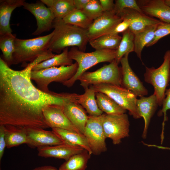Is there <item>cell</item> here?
Masks as SVG:
<instances>
[{
  "label": "cell",
  "instance_id": "obj_1",
  "mask_svg": "<svg viewBox=\"0 0 170 170\" xmlns=\"http://www.w3.org/2000/svg\"><path fill=\"white\" fill-rule=\"evenodd\" d=\"M36 65L33 61L15 70L0 57V125L48 128L43 114L45 107L77 102V94L47 93L36 87L30 75Z\"/></svg>",
  "mask_w": 170,
  "mask_h": 170
},
{
  "label": "cell",
  "instance_id": "obj_2",
  "mask_svg": "<svg viewBox=\"0 0 170 170\" xmlns=\"http://www.w3.org/2000/svg\"><path fill=\"white\" fill-rule=\"evenodd\" d=\"M54 34L49 49L60 54L66 48L77 47L85 52L89 41L88 30L76 26L67 24L62 19L55 18L53 23Z\"/></svg>",
  "mask_w": 170,
  "mask_h": 170
},
{
  "label": "cell",
  "instance_id": "obj_3",
  "mask_svg": "<svg viewBox=\"0 0 170 170\" xmlns=\"http://www.w3.org/2000/svg\"><path fill=\"white\" fill-rule=\"evenodd\" d=\"M116 54V50H95L94 52L86 53L80 50L77 47H72L69 51V57L77 63L78 69L74 75L63 83V85L68 88L71 87L88 69L100 63H111L115 59Z\"/></svg>",
  "mask_w": 170,
  "mask_h": 170
},
{
  "label": "cell",
  "instance_id": "obj_4",
  "mask_svg": "<svg viewBox=\"0 0 170 170\" xmlns=\"http://www.w3.org/2000/svg\"><path fill=\"white\" fill-rule=\"evenodd\" d=\"M53 34V31L45 36L26 39L16 37L14 41L13 65H24L46 54L49 50L50 42Z\"/></svg>",
  "mask_w": 170,
  "mask_h": 170
},
{
  "label": "cell",
  "instance_id": "obj_5",
  "mask_svg": "<svg viewBox=\"0 0 170 170\" xmlns=\"http://www.w3.org/2000/svg\"><path fill=\"white\" fill-rule=\"evenodd\" d=\"M78 68V64L76 62L70 65L32 71L31 79L35 81L39 89L45 93H50L52 91L49 90L48 87L51 83L56 82L63 83L74 75Z\"/></svg>",
  "mask_w": 170,
  "mask_h": 170
},
{
  "label": "cell",
  "instance_id": "obj_6",
  "mask_svg": "<svg viewBox=\"0 0 170 170\" xmlns=\"http://www.w3.org/2000/svg\"><path fill=\"white\" fill-rule=\"evenodd\" d=\"M163 59L162 63L157 68L145 66L144 74L145 81L154 87L153 94L156 96L159 106L162 105L170 82V50L165 52Z\"/></svg>",
  "mask_w": 170,
  "mask_h": 170
},
{
  "label": "cell",
  "instance_id": "obj_7",
  "mask_svg": "<svg viewBox=\"0 0 170 170\" xmlns=\"http://www.w3.org/2000/svg\"><path fill=\"white\" fill-rule=\"evenodd\" d=\"M118 65L114 60L109 64L95 71L85 72L78 79L80 82V85L84 89L91 85L101 83L121 86V70Z\"/></svg>",
  "mask_w": 170,
  "mask_h": 170
},
{
  "label": "cell",
  "instance_id": "obj_8",
  "mask_svg": "<svg viewBox=\"0 0 170 170\" xmlns=\"http://www.w3.org/2000/svg\"><path fill=\"white\" fill-rule=\"evenodd\" d=\"M96 92L103 93L113 100L135 119L141 118L137 108L136 96L131 91L121 86L107 83L93 85Z\"/></svg>",
  "mask_w": 170,
  "mask_h": 170
},
{
  "label": "cell",
  "instance_id": "obj_9",
  "mask_svg": "<svg viewBox=\"0 0 170 170\" xmlns=\"http://www.w3.org/2000/svg\"><path fill=\"white\" fill-rule=\"evenodd\" d=\"M105 114L99 116H88L83 134L92 154L99 155L107 150L103 122Z\"/></svg>",
  "mask_w": 170,
  "mask_h": 170
},
{
  "label": "cell",
  "instance_id": "obj_10",
  "mask_svg": "<svg viewBox=\"0 0 170 170\" xmlns=\"http://www.w3.org/2000/svg\"><path fill=\"white\" fill-rule=\"evenodd\" d=\"M103 126L106 138L111 139L114 144H118L122 139L129 135V122L126 113L118 115L105 114Z\"/></svg>",
  "mask_w": 170,
  "mask_h": 170
},
{
  "label": "cell",
  "instance_id": "obj_11",
  "mask_svg": "<svg viewBox=\"0 0 170 170\" xmlns=\"http://www.w3.org/2000/svg\"><path fill=\"white\" fill-rule=\"evenodd\" d=\"M23 7L31 12L36 20L37 27L32 35H39L53 28L55 17L51 10L41 1L34 3L25 2Z\"/></svg>",
  "mask_w": 170,
  "mask_h": 170
},
{
  "label": "cell",
  "instance_id": "obj_12",
  "mask_svg": "<svg viewBox=\"0 0 170 170\" xmlns=\"http://www.w3.org/2000/svg\"><path fill=\"white\" fill-rule=\"evenodd\" d=\"M128 54L125 55L120 61L121 65V87L131 91L136 96H144L148 94V90L130 66Z\"/></svg>",
  "mask_w": 170,
  "mask_h": 170
},
{
  "label": "cell",
  "instance_id": "obj_13",
  "mask_svg": "<svg viewBox=\"0 0 170 170\" xmlns=\"http://www.w3.org/2000/svg\"><path fill=\"white\" fill-rule=\"evenodd\" d=\"M122 20L114 11L104 12L88 29L89 40L108 34Z\"/></svg>",
  "mask_w": 170,
  "mask_h": 170
},
{
  "label": "cell",
  "instance_id": "obj_14",
  "mask_svg": "<svg viewBox=\"0 0 170 170\" xmlns=\"http://www.w3.org/2000/svg\"><path fill=\"white\" fill-rule=\"evenodd\" d=\"M25 128L28 140L27 144L31 148H37L63 144L52 131H47L37 127Z\"/></svg>",
  "mask_w": 170,
  "mask_h": 170
},
{
  "label": "cell",
  "instance_id": "obj_15",
  "mask_svg": "<svg viewBox=\"0 0 170 170\" xmlns=\"http://www.w3.org/2000/svg\"><path fill=\"white\" fill-rule=\"evenodd\" d=\"M43 114L49 128L63 129L82 133L67 118L63 111L61 106L48 105L43 109Z\"/></svg>",
  "mask_w": 170,
  "mask_h": 170
},
{
  "label": "cell",
  "instance_id": "obj_16",
  "mask_svg": "<svg viewBox=\"0 0 170 170\" xmlns=\"http://www.w3.org/2000/svg\"><path fill=\"white\" fill-rule=\"evenodd\" d=\"M117 15L122 19H127L130 21L129 29L134 34L148 26L158 24L162 22L142 12L131 9H124Z\"/></svg>",
  "mask_w": 170,
  "mask_h": 170
},
{
  "label": "cell",
  "instance_id": "obj_17",
  "mask_svg": "<svg viewBox=\"0 0 170 170\" xmlns=\"http://www.w3.org/2000/svg\"><path fill=\"white\" fill-rule=\"evenodd\" d=\"M142 11L153 18H156L161 21L170 23V7L164 0H137Z\"/></svg>",
  "mask_w": 170,
  "mask_h": 170
},
{
  "label": "cell",
  "instance_id": "obj_18",
  "mask_svg": "<svg viewBox=\"0 0 170 170\" xmlns=\"http://www.w3.org/2000/svg\"><path fill=\"white\" fill-rule=\"evenodd\" d=\"M38 155L45 158H54L67 160L73 156L82 152L84 149L76 145L65 143L37 148Z\"/></svg>",
  "mask_w": 170,
  "mask_h": 170
},
{
  "label": "cell",
  "instance_id": "obj_19",
  "mask_svg": "<svg viewBox=\"0 0 170 170\" xmlns=\"http://www.w3.org/2000/svg\"><path fill=\"white\" fill-rule=\"evenodd\" d=\"M136 105L140 116L142 117L144 121L142 136L143 138L145 139L151 118L159 106L157 98L154 94L148 97H141L137 99Z\"/></svg>",
  "mask_w": 170,
  "mask_h": 170
},
{
  "label": "cell",
  "instance_id": "obj_20",
  "mask_svg": "<svg viewBox=\"0 0 170 170\" xmlns=\"http://www.w3.org/2000/svg\"><path fill=\"white\" fill-rule=\"evenodd\" d=\"M63 111L71 123L83 134L88 119L87 112L77 102H72L62 106Z\"/></svg>",
  "mask_w": 170,
  "mask_h": 170
},
{
  "label": "cell",
  "instance_id": "obj_21",
  "mask_svg": "<svg viewBox=\"0 0 170 170\" xmlns=\"http://www.w3.org/2000/svg\"><path fill=\"white\" fill-rule=\"evenodd\" d=\"M24 0H1L0 1V36L12 34L10 25L12 13L16 8L23 6Z\"/></svg>",
  "mask_w": 170,
  "mask_h": 170
},
{
  "label": "cell",
  "instance_id": "obj_22",
  "mask_svg": "<svg viewBox=\"0 0 170 170\" xmlns=\"http://www.w3.org/2000/svg\"><path fill=\"white\" fill-rule=\"evenodd\" d=\"M52 131L63 143L80 146L87 150L91 155L92 154L83 134L59 128H52Z\"/></svg>",
  "mask_w": 170,
  "mask_h": 170
},
{
  "label": "cell",
  "instance_id": "obj_23",
  "mask_svg": "<svg viewBox=\"0 0 170 170\" xmlns=\"http://www.w3.org/2000/svg\"><path fill=\"white\" fill-rule=\"evenodd\" d=\"M83 94H78L77 102L85 108L90 116H99L103 114V112L99 108L96 99V90L93 85L84 89Z\"/></svg>",
  "mask_w": 170,
  "mask_h": 170
},
{
  "label": "cell",
  "instance_id": "obj_24",
  "mask_svg": "<svg viewBox=\"0 0 170 170\" xmlns=\"http://www.w3.org/2000/svg\"><path fill=\"white\" fill-rule=\"evenodd\" d=\"M5 133L6 147L8 149L28 143L25 127L5 125Z\"/></svg>",
  "mask_w": 170,
  "mask_h": 170
},
{
  "label": "cell",
  "instance_id": "obj_25",
  "mask_svg": "<svg viewBox=\"0 0 170 170\" xmlns=\"http://www.w3.org/2000/svg\"><path fill=\"white\" fill-rule=\"evenodd\" d=\"M53 13L55 18L63 19L76 9L73 0H41Z\"/></svg>",
  "mask_w": 170,
  "mask_h": 170
},
{
  "label": "cell",
  "instance_id": "obj_26",
  "mask_svg": "<svg viewBox=\"0 0 170 170\" xmlns=\"http://www.w3.org/2000/svg\"><path fill=\"white\" fill-rule=\"evenodd\" d=\"M158 24L148 26L134 34V52L141 60L142 51L144 47L153 40Z\"/></svg>",
  "mask_w": 170,
  "mask_h": 170
},
{
  "label": "cell",
  "instance_id": "obj_27",
  "mask_svg": "<svg viewBox=\"0 0 170 170\" xmlns=\"http://www.w3.org/2000/svg\"><path fill=\"white\" fill-rule=\"evenodd\" d=\"M96 99L98 106L107 115H118L126 113L125 110L106 94L96 92Z\"/></svg>",
  "mask_w": 170,
  "mask_h": 170
},
{
  "label": "cell",
  "instance_id": "obj_28",
  "mask_svg": "<svg viewBox=\"0 0 170 170\" xmlns=\"http://www.w3.org/2000/svg\"><path fill=\"white\" fill-rule=\"evenodd\" d=\"M91 156L87 150H84L65 161L60 166L58 170H86Z\"/></svg>",
  "mask_w": 170,
  "mask_h": 170
},
{
  "label": "cell",
  "instance_id": "obj_29",
  "mask_svg": "<svg viewBox=\"0 0 170 170\" xmlns=\"http://www.w3.org/2000/svg\"><path fill=\"white\" fill-rule=\"evenodd\" d=\"M122 37L119 35L105 34L89 40L90 45L95 50L110 49L116 50Z\"/></svg>",
  "mask_w": 170,
  "mask_h": 170
},
{
  "label": "cell",
  "instance_id": "obj_30",
  "mask_svg": "<svg viewBox=\"0 0 170 170\" xmlns=\"http://www.w3.org/2000/svg\"><path fill=\"white\" fill-rule=\"evenodd\" d=\"M73 60L69 55L68 48L64 49L61 53L35 65L32 71H37L54 67L72 65Z\"/></svg>",
  "mask_w": 170,
  "mask_h": 170
},
{
  "label": "cell",
  "instance_id": "obj_31",
  "mask_svg": "<svg viewBox=\"0 0 170 170\" xmlns=\"http://www.w3.org/2000/svg\"><path fill=\"white\" fill-rule=\"evenodd\" d=\"M134 34L128 28L122 33L121 40L116 50L115 60L119 64L126 54L134 52Z\"/></svg>",
  "mask_w": 170,
  "mask_h": 170
},
{
  "label": "cell",
  "instance_id": "obj_32",
  "mask_svg": "<svg viewBox=\"0 0 170 170\" xmlns=\"http://www.w3.org/2000/svg\"><path fill=\"white\" fill-rule=\"evenodd\" d=\"M16 38V35L13 34L0 36V48L3 53V59L9 67L13 65V56Z\"/></svg>",
  "mask_w": 170,
  "mask_h": 170
},
{
  "label": "cell",
  "instance_id": "obj_33",
  "mask_svg": "<svg viewBox=\"0 0 170 170\" xmlns=\"http://www.w3.org/2000/svg\"><path fill=\"white\" fill-rule=\"evenodd\" d=\"M62 20L66 23L75 25L87 30L94 21L88 18L82 10L76 9Z\"/></svg>",
  "mask_w": 170,
  "mask_h": 170
},
{
  "label": "cell",
  "instance_id": "obj_34",
  "mask_svg": "<svg viewBox=\"0 0 170 170\" xmlns=\"http://www.w3.org/2000/svg\"><path fill=\"white\" fill-rule=\"evenodd\" d=\"M82 10L88 18L93 20L99 17L104 12L99 0H90Z\"/></svg>",
  "mask_w": 170,
  "mask_h": 170
},
{
  "label": "cell",
  "instance_id": "obj_35",
  "mask_svg": "<svg viewBox=\"0 0 170 170\" xmlns=\"http://www.w3.org/2000/svg\"><path fill=\"white\" fill-rule=\"evenodd\" d=\"M170 34V23L161 22L157 26L153 40L146 47H148L153 45L160 39Z\"/></svg>",
  "mask_w": 170,
  "mask_h": 170
},
{
  "label": "cell",
  "instance_id": "obj_36",
  "mask_svg": "<svg viewBox=\"0 0 170 170\" xmlns=\"http://www.w3.org/2000/svg\"><path fill=\"white\" fill-rule=\"evenodd\" d=\"M129 8L142 12L139 6L137 0H116L115 1L114 11L118 14L124 9Z\"/></svg>",
  "mask_w": 170,
  "mask_h": 170
},
{
  "label": "cell",
  "instance_id": "obj_37",
  "mask_svg": "<svg viewBox=\"0 0 170 170\" xmlns=\"http://www.w3.org/2000/svg\"><path fill=\"white\" fill-rule=\"evenodd\" d=\"M162 108L158 112L157 115L158 116H164L163 120L162 123V131L161 136V140L164 139V128L165 122L168 119L167 115V111L170 109V87L167 89L165 93V97L162 104Z\"/></svg>",
  "mask_w": 170,
  "mask_h": 170
},
{
  "label": "cell",
  "instance_id": "obj_38",
  "mask_svg": "<svg viewBox=\"0 0 170 170\" xmlns=\"http://www.w3.org/2000/svg\"><path fill=\"white\" fill-rule=\"evenodd\" d=\"M122 20L121 22L118 24L108 34L118 35L119 33H122L128 29L130 25V21L127 19H125Z\"/></svg>",
  "mask_w": 170,
  "mask_h": 170
},
{
  "label": "cell",
  "instance_id": "obj_39",
  "mask_svg": "<svg viewBox=\"0 0 170 170\" xmlns=\"http://www.w3.org/2000/svg\"><path fill=\"white\" fill-rule=\"evenodd\" d=\"M6 147L5 139V126L0 125V161L3 156L5 147Z\"/></svg>",
  "mask_w": 170,
  "mask_h": 170
},
{
  "label": "cell",
  "instance_id": "obj_40",
  "mask_svg": "<svg viewBox=\"0 0 170 170\" xmlns=\"http://www.w3.org/2000/svg\"><path fill=\"white\" fill-rule=\"evenodd\" d=\"M104 12L114 11L115 3L113 0H99Z\"/></svg>",
  "mask_w": 170,
  "mask_h": 170
},
{
  "label": "cell",
  "instance_id": "obj_41",
  "mask_svg": "<svg viewBox=\"0 0 170 170\" xmlns=\"http://www.w3.org/2000/svg\"><path fill=\"white\" fill-rule=\"evenodd\" d=\"M90 0H73L76 8L77 9H83L88 3Z\"/></svg>",
  "mask_w": 170,
  "mask_h": 170
},
{
  "label": "cell",
  "instance_id": "obj_42",
  "mask_svg": "<svg viewBox=\"0 0 170 170\" xmlns=\"http://www.w3.org/2000/svg\"><path fill=\"white\" fill-rule=\"evenodd\" d=\"M30 170H58V169L52 166L46 165L36 167Z\"/></svg>",
  "mask_w": 170,
  "mask_h": 170
},
{
  "label": "cell",
  "instance_id": "obj_43",
  "mask_svg": "<svg viewBox=\"0 0 170 170\" xmlns=\"http://www.w3.org/2000/svg\"><path fill=\"white\" fill-rule=\"evenodd\" d=\"M144 144L146 145L149 147H156L158 149H163V150H170V147H164L162 146H158L155 144H146V143H144Z\"/></svg>",
  "mask_w": 170,
  "mask_h": 170
},
{
  "label": "cell",
  "instance_id": "obj_44",
  "mask_svg": "<svg viewBox=\"0 0 170 170\" xmlns=\"http://www.w3.org/2000/svg\"><path fill=\"white\" fill-rule=\"evenodd\" d=\"M165 3L170 7V0H164Z\"/></svg>",
  "mask_w": 170,
  "mask_h": 170
}]
</instances>
